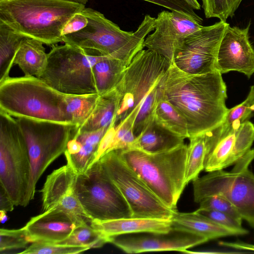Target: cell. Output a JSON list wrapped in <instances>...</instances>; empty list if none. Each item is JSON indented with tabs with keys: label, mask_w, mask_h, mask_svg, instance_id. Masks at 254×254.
<instances>
[{
	"label": "cell",
	"mask_w": 254,
	"mask_h": 254,
	"mask_svg": "<svg viewBox=\"0 0 254 254\" xmlns=\"http://www.w3.org/2000/svg\"><path fill=\"white\" fill-rule=\"evenodd\" d=\"M70 1H72L75 3H78L79 4H82L83 5H85L87 2L88 1V0H67Z\"/></svg>",
	"instance_id": "f6af8a7d"
},
{
	"label": "cell",
	"mask_w": 254,
	"mask_h": 254,
	"mask_svg": "<svg viewBox=\"0 0 254 254\" xmlns=\"http://www.w3.org/2000/svg\"><path fill=\"white\" fill-rule=\"evenodd\" d=\"M202 236L172 227L168 232H140L110 238L109 243L127 254L154 251H179L207 242Z\"/></svg>",
	"instance_id": "9a60e30c"
},
{
	"label": "cell",
	"mask_w": 254,
	"mask_h": 254,
	"mask_svg": "<svg viewBox=\"0 0 254 254\" xmlns=\"http://www.w3.org/2000/svg\"><path fill=\"white\" fill-rule=\"evenodd\" d=\"M84 8L67 0H0V21L25 37L53 45L63 42L65 25Z\"/></svg>",
	"instance_id": "7a4b0ae2"
},
{
	"label": "cell",
	"mask_w": 254,
	"mask_h": 254,
	"mask_svg": "<svg viewBox=\"0 0 254 254\" xmlns=\"http://www.w3.org/2000/svg\"><path fill=\"white\" fill-rule=\"evenodd\" d=\"M90 249L87 247L73 246L54 243L34 242L24 251L22 254H73Z\"/></svg>",
	"instance_id": "d6a6232c"
},
{
	"label": "cell",
	"mask_w": 254,
	"mask_h": 254,
	"mask_svg": "<svg viewBox=\"0 0 254 254\" xmlns=\"http://www.w3.org/2000/svg\"><path fill=\"white\" fill-rule=\"evenodd\" d=\"M86 222L54 208L32 217L23 228L30 243L57 244L67 239L76 227Z\"/></svg>",
	"instance_id": "d6986e66"
},
{
	"label": "cell",
	"mask_w": 254,
	"mask_h": 254,
	"mask_svg": "<svg viewBox=\"0 0 254 254\" xmlns=\"http://www.w3.org/2000/svg\"><path fill=\"white\" fill-rule=\"evenodd\" d=\"M99 97L98 93L66 94V112L72 124L77 128L80 127L90 116Z\"/></svg>",
	"instance_id": "f1b7e54d"
},
{
	"label": "cell",
	"mask_w": 254,
	"mask_h": 254,
	"mask_svg": "<svg viewBox=\"0 0 254 254\" xmlns=\"http://www.w3.org/2000/svg\"><path fill=\"white\" fill-rule=\"evenodd\" d=\"M77 176L76 172L67 163L47 177L41 191L43 211L57 208L77 218L91 222L76 192Z\"/></svg>",
	"instance_id": "e0dca14e"
},
{
	"label": "cell",
	"mask_w": 254,
	"mask_h": 254,
	"mask_svg": "<svg viewBox=\"0 0 254 254\" xmlns=\"http://www.w3.org/2000/svg\"><path fill=\"white\" fill-rule=\"evenodd\" d=\"M207 172L223 170L234 165L251 148L254 141V125L247 121L228 125L222 123L204 132Z\"/></svg>",
	"instance_id": "4fadbf2b"
},
{
	"label": "cell",
	"mask_w": 254,
	"mask_h": 254,
	"mask_svg": "<svg viewBox=\"0 0 254 254\" xmlns=\"http://www.w3.org/2000/svg\"><path fill=\"white\" fill-rule=\"evenodd\" d=\"M99 160L127 201L131 218L169 220L177 211L168 207L116 150L106 153Z\"/></svg>",
	"instance_id": "7c38bea8"
},
{
	"label": "cell",
	"mask_w": 254,
	"mask_h": 254,
	"mask_svg": "<svg viewBox=\"0 0 254 254\" xmlns=\"http://www.w3.org/2000/svg\"><path fill=\"white\" fill-rule=\"evenodd\" d=\"M65 96L35 76H9L0 82V109L16 118L72 125Z\"/></svg>",
	"instance_id": "277c9868"
},
{
	"label": "cell",
	"mask_w": 254,
	"mask_h": 254,
	"mask_svg": "<svg viewBox=\"0 0 254 254\" xmlns=\"http://www.w3.org/2000/svg\"><path fill=\"white\" fill-rule=\"evenodd\" d=\"M188 145L169 151L148 153L127 148L116 150L121 159L170 208L177 204L186 186L185 168Z\"/></svg>",
	"instance_id": "5b68a950"
},
{
	"label": "cell",
	"mask_w": 254,
	"mask_h": 254,
	"mask_svg": "<svg viewBox=\"0 0 254 254\" xmlns=\"http://www.w3.org/2000/svg\"><path fill=\"white\" fill-rule=\"evenodd\" d=\"M31 171L21 129L16 119L0 109V185L15 206H25Z\"/></svg>",
	"instance_id": "ba28073f"
},
{
	"label": "cell",
	"mask_w": 254,
	"mask_h": 254,
	"mask_svg": "<svg viewBox=\"0 0 254 254\" xmlns=\"http://www.w3.org/2000/svg\"><path fill=\"white\" fill-rule=\"evenodd\" d=\"M116 131L115 125L111 123L101 140L94 163L106 153L113 142Z\"/></svg>",
	"instance_id": "ab89813d"
},
{
	"label": "cell",
	"mask_w": 254,
	"mask_h": 254,
	"mask_svg": "<svg viewBox=\"0 0 254 254\" xmlns=\"http://www.w3.org/2000/svg\"><path fill=\"white\" fill-rule=\"evenodd\" d=\"M188 3L193 9L199 10L200 9V5L197 0H184Z\"/></svg>",
	"instance_id": "7bdbcfd3"
},
{
	"label": "cell",
	"mask_w": 254,
	"mask_h": 254,
	"mask_svg": "<svg viewBox=\"0 0 254 254\" xmlns=\"http://www.w3.org/2000/svg\"><path fill=\"white\" fill-rule=\"evenodd\" d=\"M6 212L0 210V221L1 223H4L7 219Z\"/></svg>",
	"instance_id": "ee69618b"
},
{
	"label": "cell",
	"mask_w": 254,
	"mask_h": 254,
	"mask_svg": "<svg viewBox=\"0 0 254 254\" xmlns=\"http://www.w3.org/2000/svg\"><path fill=\"white\" fill-rule=\"evenodd\" d=\"M87 17L81 12L74 14L65 25L62 31L63 37L84 28L88 24Z\"/></svg>",
	"instance_id": "f35d334b"
},
{
	"label": "cell",
	"mask_w": 254,
	"mask_h": 254,
	"mask_svg": "<svg viewBox=\"0 0 254 254\" xmlns=\"http://www.w3.org/2000/svg\"><path fill=\"white\" fill-rule=\"evenodd\" d=\"M254 159V149H250L230 172L223 170L208 172L192 181L194 200L212 195L222 196L237 209L243 220L254 228V174L249 169Z\"/></svg>",
	"instance_id": "52a82bcc"
},
{
	"label": "cell",
	"mask_w": 254,
	"mask_h": 254,
	"mask_svg": "<svg viewBox=\"0 0 254 254\" xmlns=\"http://www.w3.org/2000/svg\"><path fill=\"white\" fill-rule=\"evenodd\" d=\"M251 24L227 27L217 53L216 69L221 74L237 71L250 78L254 73V49L249 40Z\"/></svg>",
	"instance_id": "ac0fdd59"
},
{
	"label": "cell",
	"mask_w": 254,
	"mask_h": 254,
	"mask_svg": "<svg viewBox=\"0 0 254 254\" xmlns=\"http://www.w3.org/2000/svg\"><path fill=\"white\" fill-rule=\"evenodd\" d=\"M30 242L23 227L18 229H0V252L26 248Z\"/></svg>",
	"instance_id": "836d02e7"
},
{
	"label": "cell",
	"mask_w": 254,
	"mask_h": 254,
	"mask_svg": "<svg viewBox=\"0 0 254 254\" xmlns=\"http://www.w3.org/2000/svg\"><path fill=\"white\" fill-rule=\"evenodd\" d=\"M184 140L185 138L159 125L153 119L136 136L128 148L138 149L148 153H157L174 149L184 143Z\"/></svg>",
	"instance_id": "7402d4cb"
},
{
	"label": "cell",
	"mask_w": 254,
	"mask_h": 254,
	"mask_svg": "<svg viewBox=\"0 0 254 254\" xmlns=\"http://www.w3.org/2000/svg\"><path fill=\"white\" fill-rule=\"evenodd\" d=\"M254 111V110L246 99L241 104L228 109L222 123L229 125L236 122L243 123L249 121Z\"/></svg>",
	"instance_id": "74e56055"
},
{
	"label": "cell",
	"mask_w": 254,
	"mask_h": 254,
	"mask_svg": "<svg viewBox=\"0 0 254 254\" xmlns=\"http://www.w3.org/2000/svg\"><path fill=\"white\" fill-rule=\"evenodd\" d=\"M153 119L157 124L173 134L185 139L189 138L185 118L170 103L159 96Z\"/></svg>",
	"instance_id": "83f0119b"
},
{
	"label": "cell",
	"mask_w": 254,
	"mask_h": 254,
	"mask_svg": "<svg viewBox=\"0 0 254 254\" xmlns=\"http://www.w3.org/2000/svg\"><path fill=\"white\" fill-rule=\"evenodd\" d=\"M90 225L109 239L120 235L140 232H169L172 228L171 219L151 218H122L98 221L92 220Z\"/></svg>",
	"instance_id": "ffe728a7"
},
{
	"label": "cell",
	"mask_w": 254,
	"mask_h": 254,
	"mask_svg": "<svg viewBox=\"0 0 254 254\" xmlns=\"http://www.w3.org/2000/svg\"><path fill=\"white\" fill-rule=\"evenodd\" d=\"M219 245L222 246L235 249L254 251V245L242 242H229L222 241L219 243Z\"/></svg>",
	"instance_id": "b9f144b4"
},
{
	"label": "cell",
	"mask_w": 254,
	"mask_h": 254,
	"mask_svg": "<svg viewBox=\"0 0 254 254\" xmlns=\"http://www.w3.org/2000/svg\"><path fill=\"white\" fill-rule=\"evenodd\" d=\"M16 119L25 139L31 166L25 207L34 197L39 179L49 165L64 153L77 128L73 125L55 122Z\"/></svg>",
	"instance_id": "30bf717a"
},
{
	"label": "cell",
	"mask_w": 254,
	"mask_h": 254,
	"mask_svg": "<svg viewBox=\"0 0 254 254\" xmlns=\"http://www.w3.org/2000/svg\"><path fill=\"white\" fill-rule=\"evenodd\" d=\"M81 12L87 17L88 24L78 32L64 36L63 42L84 49L91 55L109 56L128 65L144 49L146 37L154 30L155 18L148 14L135 31L127 32L93 9L85 8Z\"/></svg>",
	"instance_id": "3957f363"
},
{
	"label": "cell",
	"mask_w": 254,
	"mask_h": 254,
	"mask_svg": "<svg viewBox=\"0 0 254 254\" xmlns=\"http://www.w3.org/2000/svg\"><path fill=\"white\" fill-rule=\"evenodd\" d=\"M243 0H201L205 17L226 22L232 17Z\"/></svg>",
	"instance_id": "1f68e13d"
},
{
	"label": "cell",
	"mask_w": 254,
	"mask_h": 254,
	"mask_svg": "<svg viewBox=\"0 0 254 254\" xmlns=\"http://www.w3.org/2000/svg\"><path fill=\"white\" fill-rule=\"evenodd\" d=\"M75 190L91 221L131 218L127 201L100 160L77 174Z\"/></svg>",
	"instance_id": "8fae6325"
},
{
	"label": "cell",
	"mask_w": 254,
	"mask_h": 254,
	"mask_svg": "<svg viewBox=\"0 0 254 254\" xmlns=\"http://www.w3.org/2000/svg\"><path fill=\"white\" fill-rule=\"evenodd\" d=\"M108 127L83 132L77 129L73 136L81 143V149L74 155L65 157L67 163L77 174L84 173L94 163L101 140Z\"/></svg>",
	"instance_id": "cb8c5ba5"
},
{
	"label": "cell",
	"mask_w": 254,
	"mask_h": 254,
	"mask_svg": "<svg viewBox=\"0 0 254 254\" xmlns=\"http://www.w3.org/2000/svg\"><path fill=\"white\" fill-rule=\"evenodd\" d=\"M107 243H109L108 238L86 222L76 227L67 239L57 244L91 249L100 248Z\"/></svg>",
	"instance_id": "4dcf8cb0"
},
{
	"label": "cell",
	"mask_w": 254,
	"mask_h": 254,
	"mask_svg": "<svg viewBox=\"0 0 254 254\" xmlns=\"http://www.w3.org/2000/svg\"><path fill=\"white\" fill-rule=\"evenodd\" d=\"M175 11L198 21L202 24L203 20L195 12L194 9L184 0H143Z\"/></svg>",
	"instance_id": "d590c367"
},
{
	"label": "cell",
	"mask_w": 254,
	"mask_h": 254,
	"mask_svg": "<svg viewBox=\"0 0 254 254\" xmlns=\"http://www.w3.org/2000/svg\"><path fill=\"white\" fill-rule=\"evenodd\" d=\"M158 93L185 118L189 139L220 125L228 110L227 87L216 69L193 74L171 63L158 83Z\"/></svg>",
	"instance_id": "6da1fadb"
},
{
	"label": "cell",
	"mask_w": 254,
	"mask_h": 254,
	"mask_svg": "<svg viewBox=\"0 0 254 254\" xmlns=\"http://www.w3.org/2000/svg\"><path fill=\"white\" fill-rule=\"evenodd\" d=\"M43 43L38 40L25 37L16 53L14 64H17L24 75L40 77L47 64L48 54Z\"/></svg>",
	"instance_id": "603a6c76"
},
{
	"label": "cell",
	"mask_w": 254,
	"mask_h": 254,
	"mask_svg": "<svg viewBox=\"0 0 254 254\" xmlns=\"http://www.w3.org/2000/svg\"><path fill=\"white\" fill-rule=\"evenodd\" d=\"M24 37L0 21V82L9 76L16 53Z\"/></svg>",
	"instance_id": "4316f807"
},
{
	"label": "cell",
	"mask_w": 254,
	"mask_h": 254,
	"mask_svg": "<svg viewBox=\"0 0 254 254\" xmlns=\"http://www.w3.org/2000/svg\"><path fill=\"white\" fill-rule=\"evenodd\" d=\"M128 65L121 60L109 56L97 62L92 70L98 94L103 95L114 90Z\"/></svg>",
	"instance_id": "d4e9b609"
},
{
	"label": "cell",
	"mask_w": 254,
	"mask_h": 254,
	"mask_svg": "<svg viewBox=\"0 0 254 254\" xmlns=\"http://www.w3.org/2000/svg\"><path fill=\"white\" fill-rule=\"evenodd\" d=\"M171 64L154 51L143 49L139 51L124 70L115 89L117 107L111 123L116 127L128 119L134 125L141 106Z\"/></svg>",
	"instance_id": "8992f818"
},
{
	"label": "cell",
	"mask_w": 254,
	"mask_h": 254,
	"mask_svg": "<svg viewBox=\"0 0 254 254\" xmlns=\"http://www.w3.org/2000/svg\"><path fill=\"white\" fill-rule=\"evenodd\" d=\"M13 202L5 189L0 185V210L6 212L11 211L14 209Z\"/></svg>",
	"instance_id": "60d3db41"
},
{
	"label": "cell",
	"mask_w": 254,
	"mask_h": 254,
	"mask_svg": "<svg viewBox=\"0 0 254 254\" xmlns=\"http://www.w3.org/2000/svg\"><path fill=\"white\" fill-rule=\"evenodd\" d=\"M107 57L90 55L84 49L66 44L53 46L40 78L63 94L98 93L92 67Z\"/></svg>",
	"instance_id": "9c48e42d"
},
{
	"label": "cell",
	"mask_w": 254,
	"mask_h": 254,
	"mask_svg": "<svg viewBox=\"0 0 254 254\" xmlns=\"http://www.w3.org/2000/svg\"><path fill=\"white\" fill-rule=\"evenodd\" d=\"M172 226L204 237L208 240L221 237L244 235L249 233L247 229L239 231L219 225L196 211L190 213H173L171 218Z\"/></svg>",
	"instance_id": "44dd1931"
},
{
	"label": "cell",
	"mask_w": 254,
	"mask_h": 254,
	"mask_svg": "<svg viewBox=\"0 0 254 254\" xmlns=\"http://www.w3.org/2000/svg\"><path fill=\"white\" fill-rule=\"evenodd\" d=\"M203 26L180 12L162 11L155 18L154 30L146 37L144 47L157 52L171 63L176 50L185 39Z\"/></svg>",
	"instance_id": "2e32d148"
},
{
	"label": "cell",
	"mask_w": 254,
	"mask_h": 254,
	"mask_svg": "<svg viewBox=\"0 0 254 254\" xmlns=\"http://www.w3.org/2000/svg\"><path fill=\"white\" fill-rule=\"evenodd\" d=\"M229 24L220 21L188 36L176 50L171 63L186 72L199 74L216 70L219 45Z\"/></svg>",
	"instance_id": "5bb4252c"
},
{
	"label": "cell",
	"mask_w": 254,
	"mask_h": 254,
	"mask_svg": "<svg viewBox=\"0 0 254 254\" xmlns=\"http://www.w3.org/2000/svg\"><path fill=\"white\" fill-rule=\"evenodd\" d=\"M117 107V99L115 89L105 95H100L93 112L78 130L90 131L108 127L115 116Z\"/></svg>",
	"instance_id": "484cf974"
},
{
	"label": "cell",
	"mask_w": 254,
	"mask_h": 254,
	"mask_svg": "<svg viewBox=\"0 0 254 254\" xmlns=\"http://www.w3.org/2000/svg\"><path fill=\"white\" fill-rule=\"evenodd\" d=\"M198 213L208 218L216 223L225 227L235 230H244L242 221L238 220L232 216L221 212L198 208L196 210Z\"/></svg>",
	"instance_id": "8d00e7d4"
},
{
	"label": "cell",
	"mask_w": 254,
	"mask_h": 254,
	"mask_svg": "<svg viewBox=\"0 0 254 254\" xmlns=\"http://www.w3.org/2000/svg\"><path fill=\"white\" fill-rule=\"evenodd\" d=\"M199 209L217 211L227 214L234 218L242 221L243 219L236 207L225 198L212 195L204 198L200 201Z\"/></svg>",
	"instance_id": "e575fe53"
},
{
	"label": "cell",
	"mask_w": 254,
	"mask_h": 254,
	"mask_svg": "<svg viewBox=\"0 0 254 254\" xmlns=\"http://www.w3.org/2000/svg\"><path fill=\"white\" fill-rule=\"evenodd\" d=\"M188 145L185 168V182L188 184L198 177L204 169L206 145L204 133L190 138Z\"/></svg>",
	"instance_id": "f546056e"
}]
</instances>
